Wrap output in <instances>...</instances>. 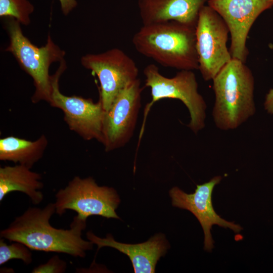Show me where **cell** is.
I'll use <instances>...</instances> for the list:
<instances>
[{"instance_id": "obj_1", "label": "cell", "mask_w": 273, "mask_h": 273, "mask_svg": "<svg viewBox=\"0 0 273 273\" xmlns=\"http://www.w3.org/2000/svg\"><path fill=\"white\" fill-rule=\"evenodd\" d=\"M56 213L54 203L43 208L29 207L0 232L1 238L23 243L31 250L65 253L83 258L94 244L84 240L86 221L75 216L69 229H57L50 223Z\"/></svg>"}, {"instance_id": "obj_2", "label": "cell", "mask_w": 273, "mask_h": 273, "mask_svg": "<svg viewBox=\"0 0 273 273\" xmlns=\"http://www.w3.org/2000/svg\"><path fill=\"white\" fill-rule=\"evenodd\" d=\"M195 28L174 21L143 25L132 42L138 53L163 67L198 70Z\"/></svg>"}, {"instance_id": "obj_3", "label": "cell", "mask_w": 273, "mask_h": 273, "mask_svg": "<svg viewBox=\"0 0 273 273\" xmlns=\"http://www.w3.org/2000/svg\"><path fill=\"white\" fill-rule=\"evenodd\" d=\"M212 80L215 95L212 117L217 128L235 129L254 115V79L245 63L232 58Z\"/></svg>"}, {"instance_id": "obj_4", "label": "cell", "mask_w": 273, "mask_h": 273, "mask_svg": "<svg viewBox=\"0 0 273 273\" xmlns=\"http://www.w3.org/2000/svg\"><path fill=\"white\" fill-rule=\"evenodd\" d=\"M5 26L9 38L5 51L13 55L21 68L33 79L35 90L32 102L49 103L52 90L49 68L53 63L64 60L65 52L53 41L50 35L44 46L34 45L24 35L21 24L14 18H7Z\"/></svg>"}, {"instance_id": "obj_5", "label": "cell", "mask_w": 273, "mask_h": 273, "mask_svg": "<svg viewBox=\"0 0 273 273\" xmlns=\"http://www.w3.org/2000/svg\"><path fill=\"white\" fill-rule=\"evenodd\" d=\"M143 73L145 76V87L150 88L152 99L145 109L139 142L151 108L155 103L164 99H177L183 103L190 115L188 126L194 133L197 134L204 128L207 105L199 93L198 84L193 70H180L169 78L161 74L158 67L151 64L145 67Z\"/></svg>"}, {"instance_id": "obj_6", "label": "cell", "mask_w": 273, "mask_h": 273, "mask_svg": "<svg viewBox=\"0 0 273 273\" xmlns=\"http://www.w3.org/2000/svg\"><path fill=\"white\" fill-rule=\"evenodd\" d=\"M55 198L56 213L59 215L71 210L84 220L91 215L119 219L116 209L120 200L116 190L98 186L92 177H74L67 186L57 192Z\"/></svg>"}, {"instance_id": "obj_7", "label": "cell", "mask_w": 273, "mask_h": 273, "mask_svg": "<svg viewBox=\"0 0 273 273\" xmlns=\"http://www.w3.org/2000/svg\"><path fill=\"white\" fill-rule=\"evenodd\" d=\"M66 68L64 60L51 75L52 90L49 103L63 111L64 120L71 130L85 141L96 140L101 143L106 111L99 100L95 103L92 99L68 96L60 92L59 79Z\"/></svg>"}, {"instance_id": "obj_8", "label": "cell", "mask_w": 273, "mask_h": 273, "mask_svg": "<svg viewBox=\"0 0 273 273\" xmlns=\"http://www.w3.org/2000/svg\"><path fill=\"white\" fill-rule=\"evenodd\" d=\"M195 29L198 70L204 80H212L232 59L226 46L229 29L208 5L201 10Z\"/></svg>"}, {"instance_id": "obj_9", "label": "cell", "mask_w": 273, "mask_h": 273, "mask_svg": "<svg viewBox=\"0 0 273 273\" xmlns=\"http://www.w3.org/2000/svg\"><path fill=\"white\" fill-rule=\"evenodd\" d=\"M83 67L98 77L99 101L107 111L118 95L138 78L134 61L122 50L113 48L100 54H87L81 58Z\"/></svg>"}, {"instance_id": "obj_10", "label": "cell", "mask_w": 273, "mask_h": 273, "mask_svg": "<svg viewBox=\"0 0 273 273\" xmlns=\"http://www.w3.org/2000/svg\"><path fill=\"white\" fill-rule=\"evenodd\" d=\"M143 89L138 78L118 95L105 112L101 143L106 152L124 147L132 137L141 107Z\"/></svg>"}, {"instance_id": "obj_11", "label": "cell", "mask_w": 273, "mask_h": 273, "mask_svg": "<svg viewBox=\"0 0 273 273\" xmlns=\"http://www.w3.org/2000/svg\"><path fill=\"white\" fill-rule=\"evenodd\" d=\"M208 4L228 27L232 58L246 63L249 55L246 42L250 30L257 17L273 6V1L208 0Z\"/></svg>"}, {"instance_id": "obj_12", "label": "cell", "mask_w": 273, "mask_h": 273, "mask_svg": "<svg viewBox=\"0 0 273 273\" xmlns=\"http://www.w3.org/2000/svg\"><path fill=\"white\" fill-rule=\"evenodd\" d=\"M221 179V176H216L207 183L197 185L195 192L192 194L186 193L176 187L169 191L172 205L190 211L199 221L204 233V249L207 251H211L214 247L211 234L213 225L231 229L235 233H239L242 229L239 224L222 218L213 207L212 191Z\"/></svg>"}, {"instance_id": "obj_13", "label": "cell", "mask_w": 273, "mask_h": 273, "mask_svg": "<svg viewBox=\"0 0 273 273\" xmlns=\"http://www.w3.org/2000/svg\"><path fill=\"white\" fill-rule=\"evenodd\" d=\"M87 240L96 244L97 251L104 247H110L127 255L130 259L135 273L155 272L156 264L168 248V243L165 236L155 235L147 242L136 244L122 243L115 241L111 234L102 238L92 231L86 235Z\"/></svg>"}, {"instance_id": "obj_14", "label": "cell", "mask_w": 273, "mask_h": 273, "mask_svg": "<svg viewBox=\"0 0 273 273\" xmlns=\"http://www.w3.org/2000/svg\"><path fill=\"white\" fill-rule=\"evenodd\" d=\"M208 0H138L143 25L174 21L196 28Z\"/></svg>"}, {"instance_id": "obj_15", "label": "cell", "mask_w": 273, "mask_h": 273, "mask_svg": "<svg viewBox=\"0 0 273 273\" xmlns=\"http://www.w3.org/2000/svg\"><path fill=\"white\" fill-rule=\"evenodd\" d=\"M21 165L0 167V201L10 193L20 192L27 195L35 205L40 204L43 194L40 191L43 187L40 174Z\"/></svg>"}, {"instance_id": "obj_16", "label": "cell", "mask_w": 273, "mask_h": 273, "mask_svg": "<svg viewBox=\"0 0 273 273\" xmlns=\"http://www.w3.org/2000/svg\"><path fill=\"white\" fill-rule=\"evenodd\" d=\"M48 144V139L44 134L33 141L12 135L1 138L0 160L31 168L42 157Z\"/></svg>"}, {"instance_id": "obj_17", "label": "cell", "mask_w": 273, "mask_h": 273, "mask_svg": "<svg viewBox=\"0 0 273 273\" xmlns=\"http://www.w3.org/2000/svg\"><path fill=\"white\" fill-rule=\"evenodd\" d=\"M34 10L28 0H0L1 17L14 18L25 26L30 23V16Z\"/></svg>"}, {"instance_id": "obj_18", "label": "cell", "mask_w": 273, "mask_h": 273, "mask_svg": "<svg viewBox=\"0 0 273 273\" xmlns=\"http://www.w3.org/2000/svg\"><path fill=\"white\" fill-rule=\"evenodd\" d=\"M31 249L23 243L17 241L8 245L4 239L0 240V265H2L12 259H20L26 264L32 261Z\"/></svg>"}, {"instance_id": "obj_19", "label": "cell", "mask_w": 273, "mask_h": 273, "mask_svg": "<svg viewBox=\"0 0 273 273\" xmlns=\"http://www.w3.org/2000/svg\"><path fill=\"white\" fill-rule=\"evenodd\" d=\"M67 267L66 261L61 259L59 256L55 255L48 261L34 268L33 273H63Z\"/></svg>"}, {"instance_id": "obj_20", "label": "cell", "mask_w": 273, "mask_h": 273, "mask_svg": "<svg viewBox=\"0 0 273 273\" xmlns=\"http://www.w3.org/2000/svg\"><path fill=\"white\" fill-rule=\"evenodd\" d=\"M61 5L62 13L68 15L77 5L76 0H58Z\"/></svg>"}, {"instance_id": "obj_21", "label": "cell", "mask_w": 273, "mask_h": 273, "mask_svg": "<svg viewBox=\"0 0 273 273\" xmlns=\"http://www.w3.org/2000/svg\"><path fill=\"white\" fill-rule=\"evenodd\" d=\"M269 47L273 49V44H270ZM264 107L267 112L273 114V88L270 89L265 96Z\"/></svg>"}, {"instance_id": "obj_22", "label": "cell", "mask_w": 273, "mask_h": 273, "mask_svg": "<svg viewBox=\"0 0 273 273\" xmlns=\"http://www.w3.org/2000/svg\"><path fill=\"white\" fill-rule=\"evenodd\" d=\"M272 1H273V0H272Z\"/></svg>"}]
</instances>
